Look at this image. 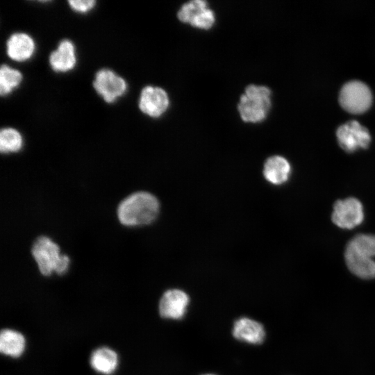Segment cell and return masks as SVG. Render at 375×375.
Returning <instances> with one entry per match:
<instances>
[{
  "mask_svg": "<svg viewBox=\"0 0 375 375\" xmlns=\"http://www.w3.org/2000/svg\"><path fill=\"white\" fill-rule=\"evenodd\" d=\"M339 101L346 110L353 113H360L367 110L371 106L372 92L364 82L352 80L342 87Z\"/></svg>",
  "mask_w": 375,
  "mask_h": 375,
  "instance_id": "cell-4",
  "label": "cell"
},
{
  "mask_svg": "<svg viewBox=\"0 0 375 375\" xmlns=\"http://www.w3.org/2000/svg\"><path fill=\"white\" fill-rule=\"evenodd\" d=\"M271 97L272 91L265 85L251 84L247 86L238 104L242 120L248 123L262 122L271 108Z\"/></svg>",
  "mask_w": 375,
  "mask_h": 375,
  "instance_id": "cell-2",
  "label": "cell"
},
{
  "mask_svg": "<svg viewBox=\"0 0 375 375\" xmlns=\"http://www.w3.org/2000/svg\"><path fill=\"white\" fill-rule=\"evenodd\" d=\"M359 252L373 258L375 256V235L358 234L348 243Z\"/></svg>",
  "mask_w": 375,
  "mask_h": 375,
  "instance_id": "cell-20",
  "label": "cell"
},
{
  "mask_svg": "<svg viewBox=\"0 0 375 375\" xmlns=\"http://www.w3.org/2000/svg\"><path fill=\"white\" fill-rule=\"evenodd\" d=\"M35 49L33 39L25 33H15L6 41V53L15 61L28 60L33 55Z\"/></svg>",
  "mask_w": 375,
  "mask_h": 375,
  "instance_id": "cell-12",
  "label": "cell"
},
{
  "mask_svg": "<svg viewBox=\"0 0 375 375\" xmlns=\"http://www.w3.org/2000/svg\"><path fill=\"white\" fill-rule=\"evenodd\" d=\"M336 136L340 146L348 152L365 149L371 141L368 129L356 120L340 125L336 131Z\"/></svg>",
  "mask_w": 375,
  "mask_h": 375,
  "instance_id": "cell-7",
  "label": "cell"
},
{
  "mask_svg": "<svg viewBox=\"0 0 375 375\" xmlns=\"http://www.w3.org/2000/svg\"><path fill=\"white\" fill-rule=\"evenodd\" d=\"M68 3L73 10L84 13L92 9L96 1L94 0H69Z\"/></svg>",
  "mask_w": 375,
  "mask_h": 375,
  "instance_id": "cell-21",
  "label": "cell"
},
{
  "mask_svg": "<svg viewBox=\"0 0 375 375\" xmlns=\"http://www.w3.org/2000/svg\"><path fill=\"white\" fill-rule=\"evenodd\" d=\"M25 348V339L22 333L12 329H3L0 333V351L12 356H20Z\"/></svg>",
  "mask_w": 375,
  "mask_h": 375,
  "instance_id": "cell-17",
  "label": "cell"
},
{
  "mask_svg": "<svg viewBox=\"0 0 375 375\" xmlns=\"http://www.w3.org/2000/svg\"><path fill=\"white\" fill-rule=\"evenodd\" d=\"M169 106V98L164 89L147 85L142 90L139 99V108L144 114L153 118H158L167 111Z\"/></svg>",
  "mask_w": 375,
  "mask_h": 375,
  "instance_id": "cell-9",
  "label": "cell"
},
{
  "mask_svg": "<svg viewBox=\"0 0 375 375\" xmlns=\"http://www.w3.org/2000/svg\"><path fill=\"white\" fill-rule=\"evenodd\" d=\"M160 203L152 194L136 192L124 199L117 207V217L121 224L126 226L147 225L157 217Z\"/></svg>",
  "mask_w": 375,
  "mask_h": 375,
  "instance_id": "cell-1",
  "label": "cell"
},
{
  "mask_svg": "<svg viewBox=\"0 0 375 375\" xmlns=\"http://www.w3.org/2000/svg\"><path fill=\"white\" fill-rule=\"evenodd\" d=\"M290 170V165L284 157L272 156L264 164L263 175L268 182L281 185L288 181Z\"/></svg>",
  "mask_w": 375,
  "mask_h": 375,
  "instance_id": "cell-15",
  "label": "cell"
},
{
  "mask_svg": "<svg viewBox=\"0 0 375 375\" xmlns=\"http://www.w3.org/2000/svg\"><path fill=\"white\" fill-rule=\"evenodd\" d=\"M22 81V74L7 65H2L0 69V94L6 96L18 87Z\"/></svg>",
  "mask_w": 375,
  "mask_h": 375,
  "instance_id": "cell-18",
  "label": "cell"
},
{
  "mask_svg": "<svg viewBox=\"0 0 375 375\" xmlns=\"http://www.w3.org/2000/svg\"><path fill=\"white\" fill-rule=\"evenodd\" d=\"M190 299L183 290L172 289L166 291L159 303V312L167 319H181L185 312Z\"/></svg>",
  "mask_w": 375,
  "mask_h": 375,
  "instance_id": "cell-10",
  "label": "cell"
},
{
  "mask_svg": "<svg viewBox=\"0 0 375 375\" xmlns=\"http://www.w3.org/2000/svg\"><path fill=\"white\" fill-rule=\"evenodd\" d=\"M31 253L40 273L44 276H49L53 272L61 275L69 267V257L60 254L58 244L47 236H40L35 240Z\"/></svg>",
  "mask_w": 375,
  "mask_h": 375,
  "instance_id": "cell-3",
  "label": "cell"
},
{
  "mask_svg": "<svg viewBox=\"0 0 375 375\" xmlns=\"http://www.w3.org/2000/svg\"><path fill=\"white\" fill-rule=\"evenodd\" d=\"M90 363L96 372L108 375L115 371L118 356L115 351L108 347H99L92 353Z\"/></svg>",
  "mask_w": 375,
  "mask_h": 375,
  "instance_id": "cell-16",
  "label": "cell"
},
{
  "mask_svg": "<svg viewBox=\"0 0 375 375\" xmlns=\"http://www.w3.org/2000/svg\"><path fill=\"white\" fill-rule=\"evenodd\" d=\"M95 91L108 103L115 102L127 90L126 81L110 69H101L95 74L93 81Z\"/></svg>",
  "mask_w": 375,
  "mask_h": 375,
  "instance_id": "cell-6",
  "label": "cell"
},
{
  "mask_svg": "<svg viewBox=\"0 0 375 375\" xmlns=\"http://www.w3.org/2000/svg\"><path fill=\"white\" fill-rule=\"evenodd\" d=\"M203 375H215V374H203Z\"/></svg>",
  "mask_w": 375,
  "mask_h": 375,
  "instance_id": "cell-22",
  "label": "cell"
},
{
  "mask_svg": "<svg viewBox=\"0 0 375 375\" xmlns=\"http://www.w3.org/2000/svg\"><path fill=\"white\" fill-rule=\"evenodd\" d=\"M363 218L362 205L357 199L349 197L334 203L331 219L338 227L351 229L360 224Z\"/></svg>",
  "mask_w": 375,
  "mask_h": 375,
  "instance_id": "cell-8",
  "label": "cell"
},
{
  "mask_svg": "<svg viewBox=\"0 0 375 375\" xmlns=\"http://www.w3.org/2000/svg\"><path fill=\"white\" fill-rule=\"evenodd\" d=\"M177 17L183 23L203 30L211 28L216 21L214 11L203 0H192L183 3L177 12Z\"/></svg>",
  "mask_w": 375,
  "mask_h": 375,
  "instance_id": "cell-5",
  "label": "cell"
},
{
  "mask_svg": "<svg viewBox=\"0 0 375 375\" xmlns=\"http://www.w3.org/2000/svg\"><path fill=\"white\" fill-rule=\"evenodd\" d=\"M344 258L349 269L356 276L365 279L375 278V262L347 244Z\"/></svg>",
  "mask_w": 375,
  "mask_h": 375,
  "instance_id": "cell-11",
  "label": "cell"
},
{
  "mask_svg": "<svg viewBox=\"0 0 375 375\" xmlns=\"http://www.w3.org/2000/svg\"><path fill=\"white\" fill-rule=\"evenodd\" d=\"M49 61L54 72H67L72 70L76 63L74 44L69 40H62L57 49L50 53Z\"/></svg>",
  "mask_w": 375,
  "mask_h": 375,
  "instance_id": "cell-13",
  "label": "cell"
},
{
  "mask_svg": "<svg viewBox=\"0 0 375 375\" xmlns=\"http://www.w3.org/2000/svg\"><path fill=\"white\" fill-rule=\"evenodd\" d=\"M23 145L20 133L13 128H3L0 131V151L3 153L19 151Z\"/></svg>",
  "mask_w": 375,
  "mask_h": 375,
  "instance_id": "cell-19",
  "label": "cell"
},
{
  "mask_svg": "<svg viewBox=\"0 0 375 375\" xmlns=\"http://www.w3.org/2000/svg\"><path fill=\"white\" fill-rule=\"evenodd\" d=\"M233 335L237 340L256 344L263 341L265 333L260 323L247 317H242L235 322Z\"/></svg>",
  "mask_w": 375,
  "mask_h": 375,
  "instance_id": "cell-14",
  "label": "cell"
}]
</instances>
